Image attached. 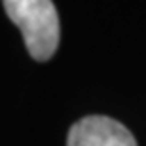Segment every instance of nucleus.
Returning a JSON list of instances; mask_svg holds the SVG:
<instances>
[{"mask_svg": "<svg viewBox=\"0 0 146 146\" xmlns=\"http://www.w3.org/2000/svg\"><path fill=\"white\" fill-rule=\"evenodd\" d=\"M4 10L23 34L27 51L36 61H48L59 46V13L51 0H2Z\"/></svg>", "mask_w": 146, "mask_h": 146, "instance_id": "1", "label": "nucleus"}, {"mask_svg": "<svg viewBox=\"0 0 146 146\" xmlns=\"http://www.w3.org/2000/svg\"><path fill=\"white\" fill-rule=\"evenodd\" d=\"M66 146H137V141L123 123L108 116H86L70 127Z\"/></svg>", "mask_w": 146, "mask_h": 146, "instance_id": "2", "label": "nucleus"}]
</instances>
